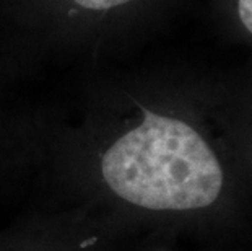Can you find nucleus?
<instances>
[{
    "instance_id": "obj_3",
    "label": "nucleus",
    "mask_w": 252,
    "mask_h": 251,
    "mask_svg": "<svg viewBox=\"0 0 252 251\" xmlns=\"http://www.w3.org/2000/svg\"><path fill=\"white\" fill-rule=\"evenodd\" d=\"M75 2L90 10H108L112 7L124 5L127 2H130V0H75Z\"/></svg>"
},
{
    "instance_id": "obj_1",
    "label": "nucleus",
    "mask_w": 252,
    "mask_h": 251,
    "mask_svg": "<svg viewBox=\"0 0 252 251\" xmlns=\"http://www.w3.org/2000/svg\"><path fill=\"white\" fill-rule=\"evenodd\" d=\"M106 186L121 201L148 211H197L223 189L217 152L181 117L143 109L135 127L101 158Z\"/></svg>"
},
{
    "instance_id": "obj_2",
    "label": "nucleus",
    "mask_w": 252,
    "mask_h": 251,
    "mask_svg": "<svg viewBox=\"0 0 252 251\" xmlns=\"http://www.w3.org/2000/svg\"><path fill=\"white\" fill-rule=\"evenodd\" d=\"M231 20L246 44L252 46V0H229Z\"/></svg>"
}]
</instances>
